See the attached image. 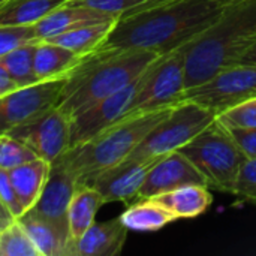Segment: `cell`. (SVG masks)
<instances>
[{
  "instance_id": "12",
  "label": "cell",
  "mask_w": 256,
  "mask_h": 256,
  "mask_svg": "<svg viewBox=\"0 0 256 256\" xmlns=\"http://www.w3.org/2000/svg\"><path fill=\"white\" fill-rule=\"evenodd\" d=\"M158 159H124L120 164L106 168L93 176L87 183L99 190L105 204L106 202H124L130 204L138 200L142 183L150 168Z\"/></svg>"
},
{
  "instance_id": "22",
  "label": "cell",
  "mask_w": 256,
  "mask_h": 256,
  "mask_svg": "<svg viewBox=\"0 0 256 256\" xmlns=\"http://www.w3.org/2000/svg\"><path fill=\"white\" fill-rule=\"evenodd\" d=\"M129 231L135 232H156L168 224L178 220L160 202L153 198L136 200L118 216Z\"/></svg>"
},
{
  "instance_id": "29",
  "label": "cell",
  "mask_w": 256,
  "mask_h": 256,
  "mask_svg": "<svg viewBox=\"0 0 256 256\" xmlns=\"http://www.w3.org/2000/svg\"><path fill=\"white\" fill-rule=\"evenodd\" d=\"M218 118L226 126L256 128V96L226 110L225 112L219 114Z\"/></svg>"
},
{
  "instance_id": "31",
  "label": "cell",
  "mask_w": 256,
  "mask_h": 256,
  "mask_svg": "<svg viewBox=\"0 0 256 256\" xmlns=\"http://www.w3.org/2000/svg\"><path fill=\"white\" fill-rule=\"evenodd\" d=\"M36 33L32 27H0V57L9 52L10 50L28 44L36 42Z\"/></svg>"
},
{
  "instance_id": "18",
  "label": "cell",
  "mask_w": 256,
  "mask_h": 256,
  "mask_svg": "<svg viewBox=\"0 0 256 256\" xmlns=\"http://www.w3.org/2000/svg\"><path fill=\"white\" fill-rule=\"evenodd\" d=\"M40 256H69L70 240L57 225L36 214L33 210L26 212L20 219Z\"/></svg>"
},
{
  "instance_id": "7",
  "label": "cell",
  "mask_w": 256,
  "mask_h": 256,
  "mask_svg": "<svg viewBox=\"0 0 256 256\" xmlns=\"http://www.w3.org/2000/svg\"><path fill=\"white\" fill-rule=\"evenodd\" d=\"M183 46L159 56L148 66L144 82L135 94L124 118L160 110H171L184 100L188 87Z\"/></svg>"
},
{
  "instance_id": "24",
  "label": "cell",
  "mask_w": 256,
  "mask_h": 256,
  "mask_svg": "<svg viewBox=\"0 0 256 256\" xmlns=\"http://www.w3.org/2000/svg\"><path fill=\"white\" fill-rule=\"evenodd\" d=\"M116 21L111 22H99V24H88V26H81L72 30H68L64 33H60L54 38L44 39V40H51L58 45H63L74 52L86 57L96 50L100 48V45L105 42L108 38L111 28L114 27Z\"/></svg>"
},
{
  "instance_id": "2",
  "label": "cell",
  "mask_w": 256,
  "mask_h": 256,
  "mask_svg": "<svg viewBox=\"0 0 256 256\" xmlns=\"http://www.w3.org/2000/svg\"><path fill=\"white\" fill-rule=\"evenodd\" d=\"M256 44V0H236L194 40L183 46L186 87L207 81L224 68L240 63Z\"/></svg>"
},
{
  "instance_id": "30",
  "label": "cell",
  "mask_w": 256,
  "mask_h": 256,
  "mask_svg": "<svg viewBox=\"0 0 256 256\" xmlns=\"http://www.w3.org/2000/svg\"><path fill=\"white\" fill-rule=\"evenodd\" d=\"M232 195L238 202L256 204V159H246L243 162Z\"/></svg>"
},
{
  "instance_id": "33",
  "label": "cell",
  "mask_w": 256,
  "mask_h": 256,
  "mask_svg": "<svg viewBox=\"0 0 256 256\" xmlns=\"http://www.w3.org/2000/svg\"><path fill=\"white\" fill-rule=\"evenodd\" d=\"M234 140V142L238 146V148L243 152L246 159H256V128H236V126H226L224 124Z\"/></svg>"
},
{
  "instance_id": "19",
  "label": "cell",
  "mask_w": 256,
  "mask_h": 256,
  "mask_svg": "<svg viewBox=\"0 0 256 256\" xmlns=\"http://www.w3.org/2000/svg\"><path fill=\"white\" fill-rule=\"evenodd\" d=\"M153 200L160 202L177 219L198 218L206 213L213 202L212 192L206 184L182 186L174 190L156 195Z\"/></svg>"
},
{
  "instance_id": "8",
  "label": "cell",
  "mask_w": 256,
  "mask_h": 256,
  "mask_svg": "<svg viewBox=\"0 0 256 256\" xmlns=\"http://www.w3.org/2000/svg\"><path fill=\"white\" fill-rule=\"evenodd\" d=\"M254 96H256V64L237 63L188 88L184 100L195 102L219 116Z\"/></svg>"
},
{
  "instance_id": "11",
  "label": "cell",
  "mask_w": 256,
  "mask_h": 256,
  "mask_svg": "<svg viewBox=\"0 0 256 256\" xmlns=\"http://www.w3.org/2000/svg\"><path fill=\"white\" fill-rule=\"evenodd\" d=\"M66 78L40 81L21 87L0 98V134L28 122L57 105Z\"/></svg>"
},
{
  "instance_id": "17",
  "label": "cell",
  "mask_w": 256,
  "mask_h": 256,
  "mask_svg": "<svg viewBox=\"0 0 256 256\" xmlns=\"http://www.w3.org/2000/svg\"><path fill=\"white\" fill-rule=\"evenodd\" d=\"M84 57L51 40H38L33 51V66L38 81L68 78Z\"/></svg>"
},
{
  "instance_id": "35",
  "label": "cell",
  "mask_w": 256,
  "mask_h": 256,
  "mask_svg": "<svg viewBox=\"0 0 256 256\" xmlns=\"http://www.w3.org/2000/svg\"><path fill=\"white\" fill-rule=\"evenodd\" d=\"M14 220V218L8 213V210L3 207V204L0 202V230H3L6 225H9Z\"/></svg>"
},
{
  "instance_id": "1",
  "label": "cell",
  "mask_w": 256,
  "mask_h": 256,
  "mask_svg": "<svg viewBox=\"0 0 256 256\" xmlns=\"http://www.w3.org/2000/svg\"><path fill=\"white\" fill-rule=\"evenodd\" d=\"M216 0H170L122 16L99 50H142L166 54L194 40L222 14Z\"/></svg>"
},
{
  "instance_id": "16",
  "label": "cell",
  "mask_w": 256,
  "mask_h": 256,
  "mask_svg": "<svg viewBox=\"0 0 256 256\" xmlns=\"http://www.w3.org/2000/svg\"><path fill=\"white\" fill-rule=\"evenodd\" d=\"M128 228L116 218L108 222L93 224L81 238H78L72 248L70 256H117L122 254L126 238Z\"/></svg>"
},
{
  "instance_id": "23",
  "label": "cell",
  "mask_w": 256,
  "mask_h": 256,
  "mask_svg": "<svg viewBox=\"0 0 256 256\" xmlns=\"http://www.w3.org/2000/svg\"><path fill=\"white\" fill-rule=\"evenodd\" d=\"M68 0H6L0 4V27H32Z\"/></svg>"
},
{
  "instance_id": "38",
  "label": "cell",
  "mask_w": 256,
  "mask_h": 256,
  "mask_svg": "<svg viewBox=\"0 0 256 256\" xmlns=\"http://www.w3.org/2000/svg\"><path fill=\"white\" fill-rule=\"evenodd\" d=\"M4 2H6V0H0V4H2V3H4Z\"/></svg>"
},
{
  "instance_id": "14",
  "label": "cell",
  "mask_w": 256,
  "mask_h": 256,
  "mask_svg": "<svg viewBox=\"0 0 256 256\" xmlns=\"http://www.w3.org/2000/svg\"><path fill=\"white\" fill-rule=\"evenodd\" d=\"M76 188L78 178L64 165L56 160L51 164V171L45 188L32 210L57 225L63 232L69 236L68 212Z\"/></svg>"
},
{
  "instance_id": "15",
  "label": "cell",
  "mask_w": 256,
  "mask_h": 256,
  "mask_svg": "<svg viewBox=\"0 0 256 256\" xmlns=\"http://www.w3.org/2000/svg\"><path fill=\"white\" fill-rule=\"evenodd\" d=\"M117 20H118L117 16H112L110 14L66 2L64 4L50 12L46 16H44L39 22H36L33 28H34L38 40H44V39L54 38L60 33H64L68 30H72L81 26L111 22Z\"/></svg>"
},
{
  "instance_id": "9",
  "label": "cell",
  "mask_w": 256,
  "mask_h": 256,
  "mask_svg": "<svg viewBox=\"0 0 256 256\" xmlns=\"http://www.w3.org/2000/svg\"><path fill=\"white\" fill-rule=\"evenodd\" d=\"M8 134L27 144L38 158L52 164L70 148L72 120L69 114L54 105L28 122L12 128Z\"/></svg>"
},
{
  "instance_id": "27",
  "label": "cell",
  "mask_w": 256,
  "mask_h": 256,
  "mask_svg": "<svg viewBox=\"0 0 256 256\" xmlns=\"http://www.w3.org/2000/svg\"><path fill=\"white\" fill-rule=\"evenodd\" d=\"M170 0H68V3L86 6L90 9H96L112 16L122 18L141 10H146L153 6L164 4Z\"/></svg>"
},
{
  "instance_id": "20",
  "label": "cell",
  "mask_w": 256,
  "mask_h": 256,
  "mask_svg": "<svg viewBox=\"0 0 256 256\" xmlns=\"http://www.w3.org/2000/svg\"><path fill=\"white\" fill-rule=\"evenodd\" d=\"M50 171L51 164L40 158L9 170L10 182L15 188V192L24 212L32 210L38 202L48 180Z\"/></svg>"
},
{
  "instance_id": "21",
  "label": "cell",
  "mask_w": 256,
  "mask_h": 256,
  "mask_svg": "<svg viewBox=\"0 0 256 256\" xmlns=\"http://www.w3.org/2000/svg\"><path fill=\"white\" fill-rule=\"evenodd\" d=\"M104 204L105 201L96 188H93L92 184H78L68 212L70 248L94 224L96 214Z\"/></svg>"
},
{
  "instance_id": "25",
  "label": "cell",
  "mask_w": 256,
  "mask_h": 256,
  "mask_svg": "<svg viewBox=\"0 0 256 256\" xmlns=\"http://www.w3.org/2000/svg\"><path fill=\"white\" fill-rule=\"evenodd\" d=\"M36 42L20 45L0 57V64L4 68V70L18 86V88L39 82L33 66V51Z\"/></svg>"
},
{
  "instance_id": "36",
  "label": "cell",
  "mask_w": 256,
  "mask_h": 256,
  "mask_svg": "<svg viewBox=\"0 0 256 256\" xmlns=\"http://www.w3.org/2000/svg\"><path fill=\"white\" fill-rule=\"evenodd\" d=\"M240 63H244V64H256V44L244 54V57L240 60Z\"/></svg>"
},
{
  "instance_id": "10",
  "label": "cell",
  "mask_w": 256,
  "mask_h": 256,
  "mask_svg": "<svg viewBox=\"0 0 256 256\" xmlns=\"http://www.w3.org/2000/svg\"><path fill=\"white\" fill-rule=\"evenodd\" d=\"M147 69L135 81H132L122 90L99 100L98 104L92 105L90 108L84 110L82 112L70 117V120H72L70 147L92 140L98 134L104 132L105 129H108L110 126L116 124L117 122H120L126 117V114L134 102L135 94L138 93L140 87L144 82Z\"/></svg>"
},
{
  "instance_id": "6",
  "label": "cell",
  "mask_w": 256,
  "mask_h": 256,
  "mask_svg": "<svg viewBox=\"0 0 256 256\" xmlns=\"http://www.w3.org/2000/svg\"><path fill=\"white\" fill-rule=\"evenodd\" d=\"M216 118L218 114L213 111L195 102L183 100L146 135L126 159H158L180 150Z\"/></svg>"
},
{
  "instance_id": "26",
  "label": "cell",
  "mask_w": 256,
  "mask_h": 256,
  "mask_svg": "<svg viewBox=\"0 0 256 256\" xmlns=\"http://www.w3.org/2000/svg\"><path fill=\"white\" fill-rule=\"evenodd\" d=\"M0 256H40L18 219L0 230Z\"/></svg>"
},
{
  "instance_id": "4",
  "label": "cell",
  "mask_w": 256,
  "mask_h": 256,
  "mask_svg": "<svg viewBox=\"0 0 256 256\" xmlns=\"http://www.w3.org/2000/svg\"><path fill=\"white\" fill-rule=\"evenodd\" d=\"M171 110L123 118L92 140L70 147L57 160L78 178V184H84L98 172L124 160Z\"/></svg>"
},
{
  "instance_id": "13",
  "label": "cell",
  "mask_w": 256,
  "mask_h": 256,
  "mask_svg": "<svg viewBox=\"0 0 256 256\" xmlns=\"http://www.w3.org/2000/svg\"><path fill=\"white\" fill-rule=\"evenodd\" d=\"M188 184H206V180L195 165L180 150H176L154 162L142 183L138 200L153 198Z\"/></svg>"
},
{
  "instance_id": "34",
  "label": "cell",
  "mask_w": 256,
  "mask_h": 256,
  "mask_svg": "<svg viewBox=\"0 0 256 256\" xmlns=\"http://www.w3.org/2000/svg\"><path fill=\"white\" fill-rule=\"evenodd\" d=\"M16 88H18V86L12 81V78L4 70V68L0 64V98L8 94V93H12Z\"/></svg>"
},
{
  "instance_id": "28",
  "label": "cell",
  "mask_w": 256,
  "mask_h": 256,
  "mask_svg": "<svg viewBox=\"0 0 256 256\" xmlns=\"http://www.w3.org/2000/svg\"><path fill=\"white\" fill-rule=\"evenodd\" d=\"M33 159H38V154L27 144L8 132L0 134V168L9 171Z\"/></svg>"
},
{
  "instance_id": "32",
  "label": "cell",
  "mask_w": 256,
  "mask_h": 256,
  "mask_svg": "<svg viewBox=\"0 0 256 256\" xmlns=\"http://www.w3.org/2000/svg\"><path fill=\"white\" fill-rule=\"evenodd\" d=\"M0 202L14 219H20L26 213L10 182L9 171L3 168H0Z\"/></svg>"
},
{
  "instance_id": "37",
  "label": "cell",
  "mask_w": 256,
  "mask_h": 256,
  "mask_svg": "<svg viewBox=\"0 0 256 256\" xmlns=\"http://www.w3.org/2000/svg\"><path fill=\"white\" fill-rule=\"evenodd\" d=\"M216 2H219V3H222V4H230V3H232V2H236V0H216Z\"/></svg>"
},
{
  "instance_id": "3",
  "label": "cell",
  "mask_w": 256,
  "mask_h": 256,
  "mask_svg": "<svg viewBox=\"0 0 256 256\" xmlns=\"http://www.w3.org/2000/svg\"><path fill=\"white\" fill-rule=\"evenodd\" d=\"M159 56L142 50H96L68 75L57 106L74 117L135 81Z\"/></svg>"
},
{
  "instance_id": "5",
  "label": "cell",
  "mask_w": 256,
  "mask_h": 256,
  "mask_svg": "<svg viewBox=\"0 0 256 256\" xmlns=\"http://www.w3.org/2000/svg\"><path fill=\"white\" fill-rule=\"evenodd\" d=\"M180 152L202 174L208 189L225 194L234 192L246 156L219 118L183 146Z\"/></svg>"
}]
</instances>
